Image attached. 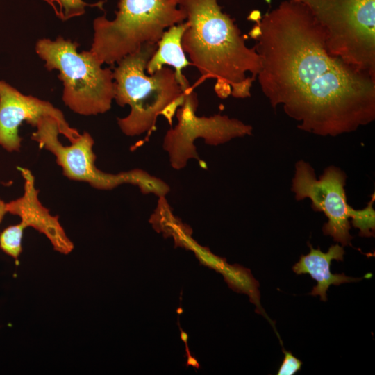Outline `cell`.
Returning <instances> with one entry per match:
<instances>
[{"label":"cell","mask_w":375,"mask_h":375,"mask_svg":"<svg viewBox=\"0 0 375 375\" xmlns=\"http://www.w3.org/2000/svg\"><path fill=\"white\" fill-rule=\"evenodd\" d=\"M249 33L261 60L257 76L271 106L303 131L335 137L375 119V77L330 55L322 26L304 3L284 1Z\"/></svg>","instance_id":"1"},{"label":"cell","mask_w":375,"mask_h":375,"mask_svg":"<svg viewBox=\"0 0 375 375\" xmlns=\"http://www.w3.org/2000/svg\"><path fill=\"white\" fill-rule=\"evenodd\" d=\"M178 6L186 14L182 46L191 65L203 78L230 87L233 97H251L261 60L255 47L246 45L234 20L222 11L217 0H180Z\"/></svg>","instance_id":"2"},{"label":"cell","mask_w":375,"mask_h":375,"mask_svg":"<svg viewBox=\"0 0 375 375\" xmlns=\"http://www.w3.org/2000/svg\"><path fill=\"white\" fill-rule=\"evenodd\" d=\"M156 49L157 43L144 44L117 62L113 71L114 99L119 106L131 108L126 117L117 119L119 127L128 136L153 131L159 115L172 124L176 109L185 100L174 70L163 67L153 74H145Z\"/></svg>","instance_id":"3"},{"label":"cell","mask_w":375,"mask_h":375,"mask_svg":"<svg viewBox=\"0 0 375 375\" xmlns=\"http://www.w3.org/2000/svg\"><path fill=\"white\" fill-rule=\"evenodd\" d=\"M180 0H120L115 17L93 22L90 51L102 63L113 65L145 43H157L167 28L183 22Z\"/></svg>","instance_id":"4"},{"label":"cell","mask_w":375,"mask_h":375,"mask_svg":"<svg viewBox=\"0 0 375 375\" xmlns=\"http://www.w3.org/2000/svg\"><path fill=\"white\" fill-rule=\"evenodd\" d=\"M78 43L62 37L42 38L35 51L48 70L58 71L62 82V100L73 112L85 116L102 114L115 97L113 72L89 50L78 52Z\"/></svg>","instance_id":"5"},{"label":"cell","mask_w":375,"mask_h":375,"mask_svg":"<svg viewBox=\"0 0 375 375\" xmlns=\"http://www.w3.org/2000/svg\"><path fill=\"white\" fill-rule=\"evenodd\" d=\"M322 26L328 53L375 77V0H294Z\"/></svg>","instance_id":"6"},{"label":"cell","mask_w":375,"mask_h":375,"mask_svg":"<svg viewBox=\"0 0 375 375\" xmlns=\"http://www.w3.org/2000/svg\"><path fill=\"white\" fill-rule=\"evenodd\" d=\"M35 127L36 131L32 133L31 139L38 143L40 149H46L54 155L63 174L69 179L88 183L99 190H111L130 183L137 185L144 194L153 193L161 197L167 191L168 185L164 181L143 170L133 169L113 174L99 169L94 163V142L86 131L69 145H63L58 139L60 133L54 118L43 117Z\"/></svg>","instance_id":"7"},{"label":"cell","mask_w":375,"mask_h":375,"mask_svg":"<svg viewBox=\"0 0 375 375\" xmlns=\"http://www.w3.org/2000/svg\"><path fill=\"white\" fill-rule=\"evenodd\" d=\"M185 93L183 103L176 110L177 125L169 130L164 138L163 148L169 153L171 165L184 167L190 158L199 159L194 142L202 138L206 144L218 145L236 138L250 135L253 128L242 121L220 114L198 117L197 93L188 81L181 85Z\"/></svg>","instance_id":"8"},{"label":"cell","mask_w":375,"mask_h":375,"mask_svg":"<svg viewBox=\"0 0 375 375\" xmlns=\"http://www.w3.org/2000/svg\"><path fill=\"white\" fill-rule=\"evenodd\" d=\"M347 175L340 168L331 165L317 178L312 165L298 160L291 190L297 201L309 199L315 211L323 212L328 222L322 227L323 233L330 235L342 247L351 245L349 221L351 206L347 203L345 192Z\"/></svg>","instance_id":"9"},{"label":"cell","mask_w":375,"mask_h":375,"mask_svg":"<svg viewBox=\"0 0 375 375\" xmlns=\"http://www.w3.org/2000/svg\"><path fill=\"white\" fill-rule=\"evenodd\" d=\"M51 117L58 124L60 134L69 142L80 133L72 128L61 110L47 101L25 95L3 81H0V146L8 151H17L22 138L19 127L24 121L35 127L40 119Z\"/></svg>","instance_id":"10"},{"label":"cell","mask_w":375,"mask_h":375,"mask_svg":"<svg viewBox=\"0 0 375 375\" xmlns=\"http://www.w3.org/2000/svg\"><path fill=\"white\" fill-rule=\"evenodd\" d=\"M24 179V194L19 198L6 203L7 212L20 217L25 228L32 227L44 234L53 249L62 254H69L74 249V243L67 235L59 222L58 216L50 214L40 201L35 178L31 170L18 167Z\"/></svg>","instance_id":"11"},{"label":"cell","mask_w":375,"mask_h":375,"mask_svg":"<svg viewBox=\"0 0 375 375\" xmlns=\"http://www.w3.org/2000/svg\"><path fill=\"white\" fill-rule=\"evenodd\" d=\"M310 252L301 255L299 260L292 267V270L297 274H309L317 281V285L310 293L312 296H320L323 301L327 300L326 292L330 285H339L344 283L357 282L361 278H353L344 274H332L330 270L331 261L335 260L343 261L345 251L344 247L339 244L331 245L328 251L322 252L319 248L314 249L308 242Z\"/></svg>","instance_id":"12"},{"label":"cell","mask_w":375,"mask_h":375,"mask_svg":"<svg viewBox=\"0 0 375 375\" xmlns=\"http://www.w3.org/2000/svg\"><path fill=\"white\" fill-rule=\"evenodd\" d=\"M188 27V22L175 24L165 31L157 42V49L147 62L146 71L153 74L163 65H170L174 69L179 84L186 78L183 74V68L191 64L185 56L182 46V38Z\"/></svg>","instance_id":"13"},{"label":"cell","mask_w":375,"mask_h":375,"mask_svg":"<svg viewBox=\"0 0 375 375\" xmlns=\"http://www.w3.org/2000/svg\"><path fill=\"white\" fill-rule=\"evenodd\" d=\"M224 281L233 290L249 296V301L255 304L256 312L266 317L274 327L273 322L267 317L260 304L259 283L252 276L251 271L239 265H230L228 262L220 273Z\"/></svg>","instance_id":"14"},{"label":"cell","mask_w":375,"mask_h":375,"mask_svg":"<svg viewBox=\"0 0 375 375\" xmlns=\"http://www.w3.org/2000/svg\"><path fill=\"white\" fill-rule=\"evenodd\" d=\"M375 201V194L371 196L367 206L360 210L351 207L349 219L353 226L359 229V235L362 237H374L375 232V211L373 208Z\"/></svg>","instance_id":"15"},{"label":"cell","mask_w":375,"mask_h":375,"mask_svg":"<svg viewBox=\"0 0 375 375\" xmlns=\"http://www.w3.org/2000/svg\"><path fill=\"white\" fill-rule=\"evenodd\" d=\"M24 229V226L19 223L7 227L0 233L1 249L16 262L22 251V240Z\"/></svg>","instance_id":"16"},{"label":"cell","mask_w":375,"mask_h":375,"mask_svg":"<svg viewBox=\"0 0 375 375\" xmlns=\"http://www.w3.org/2000/svg\"><path fill=\"white\" fill-rule=\"evenodd\" d=\"M200 263L221 273L227 262L224 258L213 254L208 248L197 244L192 250Z\"/></svg>","instance_id":"17"},{"label":"cell","mask_w":375,"mask_h":375,"mask_svg":"<svg viewBox=\"0 0 375 375\" xmlns=\"http://www.w3.org/2000/svg\"><path fill=\"white\" fill-rule=\"evenodd\" d=\"M55 2L59 4L58 15L64 20L83 14L87 5L82 0H55Z\"/></svg>","instance_id":"18"},{"label":"cell","mask_w":375,"mask_h":375,"mask_svg":"<svg viewBox=\"0 0 375 375\" xmlns=\"http://www.w3.org/2000/svg\"><path fill=\"white\" fill-rule=\"evenodd\" d=\"M284 358L278 370V375H294L301 370L302 362L290 351L283 349Z\"/></svg>","instance_id":"19"},{"label":"cell","mask_w":375,"mask_h":375,"mask_svg":"<svg viewBox=\"0 0 375 375\" xmlns=\"http://www.w3.org/2000/svg\"><path fill=\"white\" fill-rule=\"evenodd\" d=\"M180 331H181V338L185 344L186 352L188 353V360H187L186 366L187 367L192 366L193 367L196 369H199L200 367L199 362H197V360H196L194 357L192 356L191 353L189 351V349L188 346V335L185 331H183L181 329V327H180Z\"/></svg>","instance_id":"20"},{"label":"cell","mask_w":375,"mask_h":375,"mask_svg":"<svg viewBox=\"0 0 375 375\" xmlns=\"http://www.w3.org/2000/svg\"><path fill=\"white\" fill-rule=\"evenodd\" d=\"M6 213H7L6 203L1 199H0V223L3 220Z\"/></svg>","instance_id":"21"},{"label":"cell","mask_w":375,"mask_h":375,"mask_svg":"<svg viewBox=\"0 0 375 375\" xmlns=\"http://www.w3.org/2000/svg\"><path fill=\"white\" fill-rule=\"evenodd\" d=\"M44 1H46L48 3H51L54 7L53 3L55 2V0H44Z\"/></svg>","instance_id":"22"}]
</instances>
